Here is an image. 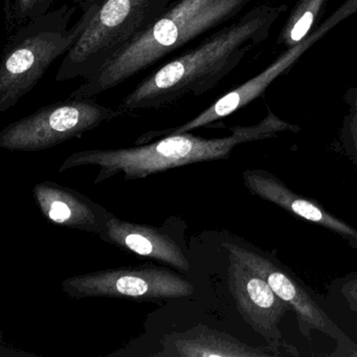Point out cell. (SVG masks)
Here are the masks:
<instances>
[{
    "label": "cell",
    "instance_id": "obj_2",
    "mask_svg": "<svg viewBox=\"0 0 357 357\" xmlns=\"http://www.w3.org/2000/svg\"><path fill=\"white\" fill-rule=\"evenodd\" d=\"M231 130V135L218 139L183 132L135 147L82 150L70 154L58 171L63 173L78 167L95 166L99 168L95 185L118 174H122L125 181H137L178 167L227 160L234 148L241 144L269 139L284 131L298 132L300 128L268 112L258 124L236 126Z\"/></svg>",
    "mask_w": 357,
    "mask_h": 357
},
{
    "label": "cell",
    "instance_id": "obj_19",
    "mask_svg": "<svg viewBox=\"0 0 357 357\" xmlns=\"http://www.w3.org/2000/svg\"><path fill=\"white\" fill-rule=\"evenodd\" d=\"M103 0H72V3L78 6L81 11L91 9V8L98 7Z\"/></svg>",
    "mask_w": 357,
    "mask_h": 357
},
{
    "label": "cell",
    "instance_id": "obj_4",
    "mask_svg": "<svg viewBox=\"0 0 357 357\" xmlns=\"http://www.w3.org/2000/svg\"><path fill=\"white\" fill-rule=\"evenodd\" d=\"M78 6L63 3L26 22L10 34L0 66V112L20 103L47 70L64 57L93 20L97 7L81 11Z\"/></svg>",
    "mask_w": 357,
    "mask_h": 357
},
{
    "label": "cell",
    "instance_id": "obj_13",
    "mask_svg": "<svg viewBox=\"0 0 357 357\" xmlns=\"http://www.w3.org/2000/svg\"><path fill=\"white\" fill-rule=\"evenodd\" d=\"M99 237L106 243L142 258L151 259L181 273L191 269L181 246L164 229L123 220L114 215Z\"/></svg>",
    "mask_w": 357,
    "mask_h": 357
},
{
    "label": "cell",
    "instance_id": "obj_8",
    "mask_svg": "<svg viewBox=\"0 0 357 357\" xmlns=\"http://www.w3.org/2000/svg\"><path fill=\"white\" fill-rule=\"evenodd\" d=\"M62 289L76 300L106 298L153 303L189 298L195 291L183 273L152 264L81 273L63 280Z\"/></svg>",
    "mask_w": 357,
    "mask_h": 357
},
{
    "label": "cell",
    "instance_id": "obj_5",
    "mask_svg": "<svg viewBox=\"0 0 357 357\" xmlns=\"http://www.w3.org/2000/svg\"><path fill=\"white\" fill-rule=\"evenodd\" d=\"M176 0H103L86 30L64 56L57 82L89 80L162 17Z\"/></svg>",
    "mask_w": 357,
    "mask_h": 357
},
{
    "label": "cell",
    "instance_id": "obj_11",
    "mask_svg": "<svg viewBox=\"0 0 357 357\" xmlns=\"http://www.w3.org/2000/svg\"><path fill=\"white\" fill-rule=\"evenodd\" d=\"M242 178L252 195L336 234L351 248L357 250V229L328 212L317 200L296 193L273 173L262 169H248L242 173Z\"/></svg>",
    "mask_w": 357,
    "mask_h": 357
},
{
    "label": "cell",
    "instance_id": "obj_3",
    "mask_svg": "<svg viewBox=\"0 0 357 357\" xmlns=\"http://www.w3.org/2000/svg\"><path fill=\"white\" fill-rule=\"evenodd\" d=\"M248 0H176L147 31L68 98H96L235 17Z\"/></svg>",
    "mask_w": 357,
    "mask_h": 357
},
{
    "label": "cell",
    "instance_id": "obj_18",
    "mask_svg": "<svg viewBox=\"0 0 357 357\" xmlns=\"http://www.w3.org/2000/svg\"><path fill=\"white\" fill-rule=\"evenodd\" d=\"M332 289L344 298L351 311L357 313V271L335 280L332 284Z\"/></svg>",
    "mask_w": 357,
    "mask_h": 357
},
{
    "label": "cell",
    "instance_id": "obj_14",
    "mask_svg": "<svg viewBox=\"0 0 357 357\" xmlns=\"http://www.w3.org/2000/svg\"><path fill=\"white\" fill-rule=\"evenodd\" d=\"M166 352L162 355L179 357H283L285 351L266 344L254 347L240 342L225 332L198 325L162 340Z\"/></svg>",
    "mask_w": 357,
    "mask_h": 357
},
{
    "label": "cell",
    "instance_id": "obj_6",
    "mask_svg": "<svg viewBox=\"0 0 357 357\" xmlns=\"http://www.w3.org/2000/svg\"><path fill=\"white\" fill-rule=\"evenodd\" d=\"M221 244L240 262L260 275L277 296L289 305L304 337L311 338L313 331L321 332L337 344L331 356L357 357V344L328 315L314 292L275 255L238 236L229 235Z\"/></svg>",
    "mask_w": 357,
    "mask_h": 357
},
{
    "label": "cell",
    "instance_id": "obj_12",
    "mask_svg": "<svg viewBox=\"0 0 357 357\" xmlns=\"http://www.w3.org/2000/svg\"><path fill=\"white\" fill-rule=\"evenodd\" d=\"M33 195L43 216L58 227L100 235L114 216L84 194L55 181H39Z\"/></svg>",
    "mask_w": 357,
    "mask_h": 357
},
{
    "label": "cell",
    "instance_id": "obj_15",
    "mask_svg": "<svg viewBox=\"0 0 357 357\" xmlns=\"http://www.w3.org/2000/svg\"><path fill=\"white\" fill-rule=\"evenodd\" d=\"M325 1L326 0H300L280 36L284 45L291 49L308 37L309 31L321 13Z\"/></svg>",
    "mask_w": 357,
    "mask_h": 357
},
{
    "label": "cell",
    "instance_id": "obj_7",
    "mask_svg": "<svg viewBox=\"0 0 357 357\" xmlns=\"http://www.w3.org/2000/svg\"><path fill=\"white\" fill-rule=\"evenodd\" d=\"M123 116L95 98H68L38 108L0 131V147L9 151L38 152L80 139L103 123Z\"/></svg>",
    "mask_w": 357,
    "mask_h": 357
},
{
    "label": "cell",
    "instance_id": "obj_10",
    "mask_svg": "<svg viewBox=\"0 0 357 357\" xmlns=\"http://www.w3.org/2000/svg\"><path fill=\"white\" fill-rule=\"evenodd\" d=\"M227 282L244 321L263 336L267 344L285 351L288 356H298V349L283 340L279 329L284 315L292 311L289 305L277 296L260 275L231 254L227 267Z\"/></svg>",
    "mask_w": 357,
    "mask_h": 357
},
{
    "label": "cell",
    "instance_id": "obj_17",
    "mask_svg": "<svg viewBox=\"0 0 357 357\" xmlns=\"http://www.w3.org/2000/svg\"><path fill=\"white\" fill-rule=\"evenodd\" d=\"M351 93L349 99L350 110L347 114L340 130V142L342 149L357 168V89Z\"/></svg>",
    "mask_w": 357,
    "mask_h": 357
},
{
    "label": "cell",
    "instance_id": "obj_9",
    "mask_svg": "<svg viewBox=\"0 0 357 357\" xmlns=\"http://www.w3.org/2000/svg\"><path fill=\"white\" fill-rule=\"evenodd\" d=\"M357 12V0H347L346 3L331 16L328 18L317 30L310 36L298 43L296 47L288 49L285 54L281 56L277 61L273 62L264 72L261 73L255 78L250 79L244 84L227 93V95L217 100L210 107L200 112L195 118L185 122V124L176 127L162 129V130H151L144 133L137 137L135 145H143L160 137L167 135H178V133L191 132L195 129L206 127L229 114L239 110L240 108L248 105L250 102L259 97L268 85L280 75L283 74L289 68L309 47H312L317 40L323 38L331 29L349 16Z\"/></svg>",
    "mask_w": 357,
    "mask_h": 357
},
{
    "label": "cell",
    "instance_id": "obj_16",
    "mask_svg": "<svg viewBox=\"0 0 357 357\" xmlns=\"http://www.w3.org/2000/svg\"><path fill=\"white\" fill-rule=\"evenodd\" d=\"M61 0H3L6 28L9 35L22 26L47 13Z\"/></svg>",
    "mask_w": 357,
    "mask_h": 357
},
{
    "label": "cell",
    "instance_id": "obj_1",
    "mask_svg": "<svg viewBox=\"0 0 357 357\" xmlns=\"http://www.w3.org/2000/svg\"><path fill=\"white\" fill-rule=\"evenodd\" d=\"M279 13L280 9L252 10L154 70L121 101L118 109L123 114L160 109L188 96L204 95L267 36Z\"/></svg>",
    "mask_w": 357,
    "mask_h": 357
}]
</instances>
